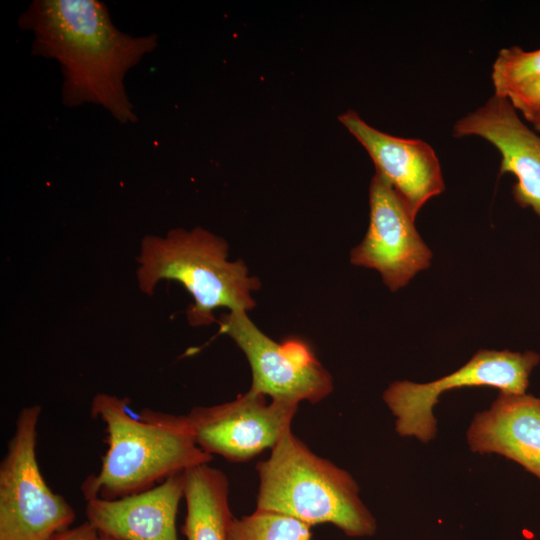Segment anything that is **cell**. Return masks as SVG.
Here are the masks:
<instances>
[{
	"mask_svg": "<svg viewBox=\"0 0 540 540\" xmlns=\"http://www.w3.org/2000/svg\"><path fill=\"white\" fill-rule=\"evenodd\" d=\"M18 25L32 33L33 55L58 62L66 107L94 104L121 124L137 122L125 77L157 48L156 34L121 32L97 0H34Z\"/></svg>",
	"mask_w": 540,
	"mask_h": 540,
	"instance_id": "obj_1",
	"label": "cell"
},
{
	"mask_svg": "<svg viewBox=\"0 0 540 540\" xmlns=\"http://www.w3.org/2000/svg\"><path fill=\"white\" fill-rule=\"evenodd\" d=\"M90 409L105 425L107 450L98 473L82 483L85 500L135 494L213 459L198 446L187 414L138 413L128 398L108 393L96 394Z\"/></svg>",
	"mask_w": 540,
	"mask_h": 540,
	"instance_id": "obj_2",
	"label": "cell"
},
{
	"mask_svg": "<svg viewBox=\"0 0 540 540\" xmlns=\"http://www.w3.org/2000/svg\"><path fill=\"white\" fill-rule=\"evenodd\" d=\"M228 243L200 227L170 229L165 235H146L136 258L140 291L152 295L160 281L179 282L192 296L186 317L193 327L216 322L214 312H248L255 307L251 292L261 287L245 262L229 260Z\"/></svg>",
	"mask_w": 540,
	"mask_h": 540,
	"instance_id": "obj_3",
	"label": "cell"
},
{
	"mask_svg": "<svg viewBox=\"0 0 540 540\" xmlns=\"http://www.w3.org/2000/svg\"><path fill=\"white\" fill-rule=\"evenodd\" d=\"M256 509L278 512L309 526L329 523L346 536L371 537L377 521L353 476L287 433L256 466Z\"/></svg>",
	"mask_w": 540,
	"mask_h": 540,
	"instance_id": "obj_4",
	"label": "cell"
},
{
	"mask_svg": "<svg viewBox=\"0 0 540 540\" xmlns=\"http://www.w3.org/2000/svg\"><path fill=\"white\" fill-rule=\"evenodd\" d=\"M39 405L19 412L0 465V540H51L75 519L70 504L46 484L36 456Z\"/></svg>",
	"mask_w": 540,
	"mask_h": 540,
	"instance_id": "obj_5",
	"label": "cell"
},
{
	"mask_svg": "<svg viewBox=\"0 0 540 540\" xmlns=\"http://www.w3.org/2000/svg\"><path fill=\"white\" fill-rule=\"evenodd\" d=\"M540 363L534 351L478 350L456 371L427 383L392 382L382 398L395 417V431L422 443L435 439L437 420L433 409L439 397L454 388L489 386L500 392L523 394L533 369Z\"/></svg>",
	"mask_w": 540,
	"mask_h": 540,
	"instance_id": "obj_6",
	"label": "cell"
},
{
	"mask_svg": "<svg viewBox=\"0 0 540 540\" xmlns=\"http://www.w3.org/2000/svg\"><path fill=\"white\" fill-rule=\"evenodd\" d=\"M246 356L252 375L250 389L269 397L312 404L333 391V379L305 341L289 338L276 342L263 333L247 312H229L217 321Z\"/></svg>",
	"mask_w": 540,
	"mask_h": 540,
	"instance_id": "obj_7",
	"label": "cell"
},
{
	"mask_svg": "<svg viewBox=\"0 0 540 540\" xmlns=\"http://www.w3.org/2000/svg\"><path fill=\"white\" fill-rule=\"evenodd\" d=\"M249 389L234 400L194 407L188 414L198 446L234 463L272 449L291 430L299 404Z\"/></svg>",
	"mask_w": 540,
	"mask_h": 540,
	"instance_id": "obj_8",
	"label": "cell"
},
{
	"mask_svg": "<svg viewBox=\"0 0 540 540\" xmlns=\"http://www.w3.org/2000/svg\"><path fill=\"white\" fill-rule=\"evenodd\" d=\"M369 226L363 240L351 250L350 262L378 271L395 292L427 269L432 252L394 189L378 174L369 187Z\"/></svg>",
	"mask_w": 540,
	"mask_h": 540,
	"instance_id": "obj_9",
	"label": "cell"
},
{
	"mask_svg": "<svg viewBox=\"0 0 540 540\" xmlns=\"http://www.w3.org/2000/svg\"><path fill=\"white\" fill-rule=\"evenodd\" d=\"M453 135L480 137L495 146L501 155L500 173L516 179L514 199L540 217V134L522 121L508 98L493 94L455 122Z\"/></svg>",
	"mask_w": 540,
	"mask_h": 540,
	"instance_id": "obj_10",
	"label": "cell"
},
{
	"mask_svg": "<svg viewBox=\"0 0 540 540\" xmlns=\"http://www.w3.org/2000/svg\"><path fill=\"white\" fill-rule=\"evenodd\" d=\"M339 120L364 147L376 174L394 189L413 218L427 201L444 191L439 159L427 142L382 132L352 110Z\"/></svg>",
	"mask_w": 540,
	"mask_h": 540,
	"instance_id": "obj_11",
	"label": "cell"
},
{
	"mask_svg": "<svg viewBox=\"0 0 540 540\" xmlns=\"http://www.w3.org/2000/svg\"><path fill=\"white\" fill-rule=\"evenodd\" d=\"M184 498V475L117 499L86 500V517L99 535L114 540H179L176 516Z\"/></svg>",
	"mask_w": 540,
	"mask_h": 540,
	"instance_id": "obj_12",
	"label": "cell"
},
{
	"mask_svg": "<svg viewBox=\"0 0 540 540\" xmlns=\"http://www.w3.org/2000/svg\"><path fill=\"white\" fill-rule=\"evenodd\" d=\"M466 438L473 453L501 455L540 480V397L499 392L474 415Z\"/></svg>",
	"mask_w": 540,
	"mask_h": 540,
	"instance_id": "obj_13",
	"label": "cell"
},
{
	"mask_svg": "<svg viewBox=\"0 0 540 540\" xmlns=\"http://www.w3.org/2000/svg\"><path fill=\"white\" fill-rule=\"evenodd\" d=\"M183 475L186 517L182 531L186 539L229 540L234 517L225 473L208 463L191 467Z\"/></svg>",
	"mask_w": 540,
	"mask_h": 540,
	"instance_id": "obj_14",
	"label": "cell"
},
{
	"mask_svg": "<svg viewBox=\"0 0 540 540\" xmlns=\"http://www.w3.org/2000/svg\"><path fill=\"white\" fill-rule=\"evenodd\" d=\"M229 540H311V526L282 513L255 509L234 517Z\"/></svg>",
	"mask_w": 540,
	"mask_h": 540,
	"instance_id": "obj_15",
	"label": "cell"
},
{
	"mask_svg": "<svg viewBox=\"0 0 540 540\" xmlns=\"http://www.w3.org/2000/svg\"><path fill=\"white\" fill-rule=\"evenodd\" d=\"M540 79V49L519 46L502 49L492 66L494 95L508 98L515 90Z\"/></svg>",
	"mask_w": 540,
	"mask_h": 540,
	"instance_id": "obj_16",
	"label": "cell"
},
{
	"mask_svg": "<svg viewBox=\"0 0 540 540\" xmlns=\"http://www.w3.org/2000/svg\"><path fill=\"white\" fill-rule=\"evenodd\" d=\"M508 99L526 120L540 112V79L515 90Z\"/></svg>",
	"mask_w": 540,
	"mask_h": 540,
	"instance_id": "obj_17",
	"label": "cell"
},
{
	"mask_svg": "<svg viewBox=\"0 0 540 540\" xmlns=\"http://www.w3.org/2000/svg\"><path fill=\"white\" fill-rule=\"evenodd\" d=\"M99 534L97 530L89 523L85 522L75 528H69L51 540H98Z\"/></svg>",
	"mask_w": 540,
	"mask_h": 540,
	"instance_id": "obj_18",
	"label": "cell"
},
{
	"mask_svg": "<svg viewBox=\"0 0 540 540\" xmlns=\"http://www.w3.org/2000/svg\"><path fill=\"white\" fill-rule=\"evenodd\" d=\"M527 120L533 124L534 129L540 134V112L533 114Z\"/></svg>",
	"mask_w": 540,
	"mask_h": 540,
	"instance_id": "obj_19",
	"label": "cell"
},
{
	"mask_svg": "<svg viewBox=\"0 0 540 540\" xmlns=\"http://www.w3.org/2000/svg\"><path fill=\"white\" fill-rule=\"evenodd\" d=\"M98 540H114V539H111V538H108V537L99 535V539H98Z\"/></svg>",
	"mask_w": 540,
	"mask_h": 540,
	"instance_id": "obj_20",
	"label": "cell"
}]
</instances>
